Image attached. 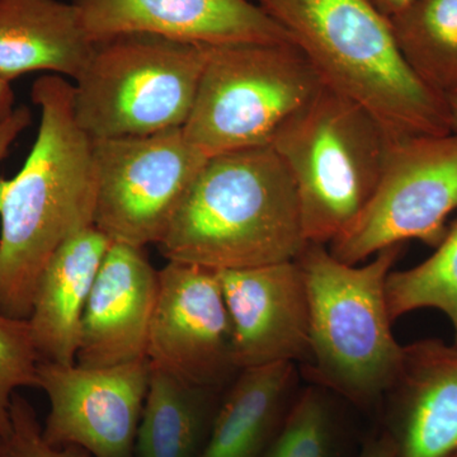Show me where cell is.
I'll return each instance as SVG.
<instances>
[{
    "instance_id": "1",
    "label": "cell",
    "mask_w": 457,
    "mask_h": 457,
    "mask_svg": "<svg viewBox=\"0 0 457 457\" xmlns=\"http://www.w3.org/2000/svg\"><path fill=\"white\" fill-rule=\"evenodd\" d=\"M40 128L25 164L0 179V312L29 319L47 262L95 225L93 140L75 116L74 84L57 74L32 86Z\"/></svg>"
},
{
    "instance_id": "2",
    "label": "cell",
    "mask_w": 457,
    "mask_h": 457,
    "mask_svg": "<svg viewBox=\"0 0 457 457\" xmlns=\"http://www.w3.org/2000/svg\"><path fill=\"white\" fill-rule=\"evenodd\" d=\"M251 2L285 29L324 86L374 117L390 145L453 132L447 96L414 73L371 0Z\"/></svg>"
},
{
    "instance_id": "3",
    "label": "cell",
    "mask_w": 457,
    "mask_h": 457,
    "mask_svg": "<svg viewBox=\"0 0 457 457\" xmlns=\"http://www.w3.org/2000/svg\"><path fill=\"white\" fill-rule=\"evenodd\" d=\"M308 245L293 179L270 145L207 158L158 248L167 261L242 270L296 261Z\"/></svg>"
},
{
    "instance_id": "4",
    "label": "cell",
    "mask_w": 457,
    "mask_h": 457,
    "mask_svg": "<svg viewBox=\"0 0 457 457\" xmlns=\"http://www.w3.org/2000/svg\"><path fill=\"white\" fill-rule=\"evenodd\" d=\"M402 249L385 248L360 266L309 243L296 260L308 288L309 374L363 411L384 402L402 368L404 345L394 338L386 303L387 276Z\"/></svg>"
},
{
    "instance_id": "5",
    "label": "cell",
    "mask_w": 457,
    "mask_h": 457,
    "mask_svg": "<svg viewBox=\"0 0 457 457\" xmlns=\"http://www.w3.org/2000/svg\"><path fill=\"white\" fill-rule=\"evenodd\" d=\"M270 146L293 179L306 242L327 245L374 196L390 143L365 108L323 86Z\"/></svg>"
},
{
    "instance_id": "6",
    "label": "cell",
    "mask_w": 457,
    "mask_h": 457,
    "mask_svg": "<svg viewBox=\"0 0 457 457\" xmlns=\"http://www.w3.org/2000/svg\"><path fill=\"white\" fill-rule=\"evenodd\" d=\"M210 45L131 33L96 42L74 83L75 116L92 140L182 129Z\"/></svg>"
},
{
    "instance_id": "7",
    "label": "cell",
    "mask_w": 457,
    "mask_h": 457,
    "mask_svg": "<svg viewBox=\"0 0 457 457\" xmlns=\"http://www.w3.org/2000/svg\"><path fill=\"white\" fill-rule=\"evenodd\" d=\"M323 86L293 42L210 46L183 135L206 158L270 146Z\"/></svg>"
},
{
    "instance_id": "8",
    "label": "cell",
    "mask_w": 457,
    "mask_h": 457,
    "mask_svg": "<svg viewBox=\"0 0 457 457\" xmlns=\"http://www.w3.org/2000/svg\"><path fill=\"white\" fill-rule=\"evenodd\" d=\"M206 159L182 129L93 140L96 227L113 243L158 245Z\"/></svg>"
},
{
    "instance_id": "9",
    "label": "cell",
    "mask_w": 457,
    "mask_h": 457,
    "mask_svg": "<svg viewBox=\"0 0 457 457\" xmlns=\"http://www.w3.org/2000/svg\"><path fill=\"white\" fill-rule=\"evenodd\" d=\"M457 210V132L390 145L374 196L328 245L337 260L360 264L393 245L437 246Z\"/></svg>"
},
{
    "instance_id": "10",
    "label": "cell",
    "mask_w": 457,
    "mask_h": 457,
    "mask_svg": "<svg viewBox=\"0 0 457 457\" xmlns=\"http://www.w3.org/2000/svg\"><path fill=\"white\" fill-rule=\"evenodd\" d=\"M146 359L204 389L233 383L239 370L218 270L176 261L159 270Z\"/></svg>"
},
{
    "instance_id": "11",
    "label": "cell",
    "mask_w": 457,
    "mask_h": 457,
    "mask_svg": "<svg viewBox=\"0 0 457 457\" xmlns=\"http://www.w3.org/2000/svg\"><path fill=\"white\" fill-rule=\"evenodd\" d=\"M150 363L112 368L60 365L41 360L37 387L49 399L42 437L51 446H77L92 457H135Z\"/></svg>"
},
{
    "instance_id": "12",
    "label": "cell",
    "mask_w": 457,
    "mask_h": 457,
    "mask_svg": "<svg viewBox=\"0 0 457 457\" xmlns=\"http://www.w3.org/2000/svg\"><path fill=\"white\" fill-rule=\"evenodd\" d=\"M216 270L230 317L236 368L308 363V288L299 262Z\"/></svg>"
},
{
    "instance_id": "13",
    "label": "cell",
    "mask_w": 457,
    "mask_h": 457,
    "mask_svg": "<svg viewBox=\"0 0 457 457\" xmlns=\"http://www.w3.org/2000/svg\"><path fill=\"white\" fill-rule=\"evenodd\" d=\"M93 42L144 33L191 44L293 42L251 0H73ZM294 44V42H293Z\"/></svg>"
},
{
    "instance_id": "14",
    "label": "cell",
    "mask_w": 457,
    "mask_h": 457,
    "mask_svg": "<svg viewBox=\"0 0 457 457\" xmlns=\"http://www.w3.org/2000/svg\"><path fill=\"white\" fill-rule=\"evenodd\" d=\"M159 270L144 248L113 243L84 311L77 363L112 368L146 359Z\"/></svg>"
},
{
    "instance_id": "15",
    "label": "cell",
    "mask_w": 457,
    "mask_h": 457,
    "mask_svg": "<svg viewBox=\"0 0 457 457\" xmlns=\"http://www.w3.org/2000/svg\"><path fill=\"white\" fill-rule=\"evenodd\" d=\"M383 431L395 457L457 453V345L437 338L404 345L398 378L384 398Z\"/></svg>"
},
{
    "instance_id": "16",
    "label": "cell",
    "mask_w": 457,
    "mask_h": 457,
    "mask_svg": "<svg viewBox=\"0 0 457 457\" xmlns=\"http://www.w3.org/2000/svg\"><path fill=\"white\" fill-rule=\"evenodd\" d=\"M111 245L110 237L92 225L65 240L47 262L29 318L41 360L77 363L84 311Z\"/></svg>"
},
{
    "instance_id": "17",
    "label": "cell",
    "mask_w": 457,
    "mask_h": 457,
    "mask_svg": "<svg viewBox=\"0 0 457 457\" xmlns=\"http://www.w3.org/2000/svg\"><path fill=\"white\" fill-rule=\"evenodd\" d=\"M95 44L73 3L0 0V78L8 82L32 71L77 79Z\"/></svg>"
},
{
    "instance_id": "18",
    "label": "cell",
    "mask_w": 457,
    "mask_h": 457,
    "mask_svg": "<svg viewBox=\"0 0 457 457\" xmlns=\"http://www.w3.org/2000/svg\"><path fill=\"white\" fill-rule=\"evenodd\" d=\"M296 363L240 370L220 400L200 457H262L293 404Z\"/></svg>"
},
{
    "instance_id": "19",
    "label": "cell",
    "mask_w": 457,
    "mask_h": 457,
    "mask_svg": "<svg viewBox=\"0 0 457 457\" xmlns=\"http://www.w3.org/2000/svg\"><path fill=\"white\" fill-rule=\"evenodd\" d=\"M219 394L150 365L135 457H200L220 404Z\"/></svg>"
},
{
    "instance_id": "20",
    "label": "cell",
    "mask_w": 457,
    "mask_h": 457,
    "mask_svg": "<svg viewBox=\"0 0 457 457\" xmlns=\"http://www.w3.org/2000/svg\"><path fill=\"white\" fill-rule=\"evenodd\" d=\"M400 53L436 92L457 89V0H411L389 18Z\"/></svg>"
},
{
    "instance_id": "21",
    "label": "cell",
    "mask_w": 457,
    "mask_h": 457,
    "mask_svg": "<svg viewBox=\"0 0 457 457\" xmlns=\"http://www.w3.org/2000/svg\"><path fill=\"white\" fill-rule=\"evenodd\" d=\"M386 303L393 321L420 309L441 312L453 326L457 345V219L431 257L389 273Z\"/></svg>"
},
{
    "instance_id": "22",
    "label": "cell",
    "mask_w": 457,
    "mask_h": 457,
    "mask_svg": "<svg viewBox=\"0 0 457 457\" xmlns=\"http://www.w3.org/2000/svg\"><path fill=\"white\" fill-rule=\"evenodd\" d=\"M342 450L341 418L317 385L296 394L262 457H342Z\"/></svg>"
},
{
    "instance_id": "23",
    "label": "cell",
    "mask_w": 457,
    "mask_h": 457,
    "mask_svg": "<svg viewBox=\"0 0 457 457\" xmlns=\"http://www.w3.org/2000/svg\"><path fill=\"white\" fill-rule=\"evenodd\" d=\"M41 357L29 319L0 312V441L12 429V400L20 387H37Z\"/></svg>"
},
{
    "instance_id": "24",
    "label": "cell",
    "mask_w": 457,
    "mask_h": 457,
    "mask_svg": "<svg viewBox=\"0 0 457 457\" xmlns=\"http://www.w3.org/2000/svg\"><path fill=\"white\" fill-rule=\"evenodd\" d=\"M11 420V433L0 441V453L4 457H92L80 447L47 444L42 437L35 409L17 394L12 400Z\"/></svg>"
},
{
    "instance_id": "25",
    "label": "cell",
    "mask_w": 457,
    "mask_h": 457,
    "mask_svg": "<svg viewBox=\"0 0 457 457\" xmlns=\"http://www.w3.org/2000/svg\"><path fill=\"white\" fill-rule=\"evenodd\" d=\"M32 114L29 108H14L11 117L0 126V162L7 156L14 140L31 125Z\"/></svg>"
},
{
    "instance_id": "26",
    "label": "cell",
    "mask_w": 457,
    "mask_h": 457,
    "mask_svg": "<svg viewBox=\"0 0 457 457\" xmlns=\"http://www.w3.org/2000/svg\"><path fill=\"white\" fill-rule=\"evenodd\" d=\"M356 457H395V453L389 436L378 429L366 437Z\"/></svg>"
},
{
    "instance_id": "27",
    "label": "cell",
    "mask_w": 457,
    "mask_h": 457,
    "mask_svg": "<svg viewBox=\"0 0 457 457\" xmlns=\"http://www.w3.org/2000/svg\"><path fill=\"white\" fill-rule=\"evenodd\" d=\"M14 93L11 82L0 78V126L3 125L14 111Z\"/></svg>"
},
{
    "instance_id": "28",
    "label": "cell",
    "mask_w": 457,
    "mask_h": 457,
    "mask_svg": "<svg viewBox=\"0 0 457 457\" xmlns=\"http://www.w3.org/2000/svg\"><path fill=\"white\" fill-rule=\"evenodd\" d=\"M371 2L374 3L376 8L381 13H384L387 18H392L399 11H402L411 0H371Z\"/></svg>"
},
{
    "instance_id": "29",
    "label": "cell",
    "mask_w": 457,
    "mask_h": 457,
    "mask_svg": "<svg viewBox=\"0 0 457 457\" xmlns=\"http://www.w3.org/2000/svg\"><path fill=\"white\" fill-rule=\"evenodd\" d=\"M447 101H449L453 132H457V93H451V95H447Z\"/></svg>"
},
{
    "instance_id": "30",
    "label": "cell",
    "mask_w": 457,
    "mask_h": 457,
    "mask_svg": "<svg viewBox=\"0 0 457 457\" xmlns=\"http://www.w3.org/2000/svg\"><path fill=\"white\" fill-rule=\"evenodd\" d=\"M451 457H457V453H456V455H453V456H451Z\"/></svg>"
},
{
    "instance_id": "31",
    "label": "cell",
    "mask_w": 457,
    "mask_h": 457,
    "mask_svg": "<svg viewBox=\"0 0 457 457\" xmlns=\"http://www.w3.org/2000/svg\"><path fill=\"white\" fill-rule=\"evenodd\" d=\"M0 457H4V456H3L2 453H0Z\"/></svg>"
},
{
    "instance_id": "32",
    "label": "cell",
    "mask_w": 457,
    "mask_h": 457,
    "mask_svg": "<svg viewBox=\"0 0 457 457\" xmlns=\"http://www.w3.org/2000/svg\"><path fill=\"white\" fill-rule=\"evenodd\" d=\"M453 93H457V89H456V90H455V92H453ZM450 95H451V93H450Z\"/></svg>"
}]
</instances>
